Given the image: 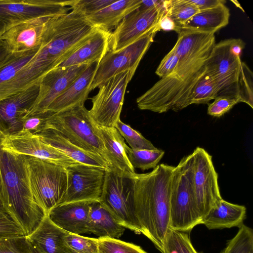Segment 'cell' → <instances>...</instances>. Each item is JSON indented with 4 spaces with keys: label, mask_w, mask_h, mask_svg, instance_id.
<instances>
[{
    "label": "cell",
    "mask_w": 253,
    "mask_h": 253,
    "mask_svg": "<svg viewBox=\"0 0 253 253\" xmlns=\"http://www.w3.org/2000/svg\"><path fill=\"white\" fill-rule=\"evenodd\" d=\"M215 44L213 33L180 31L173 47L179 57L176 68L136 99L138 108L163 113L178 111L190 105L193 92L206 71V62Z\"/></svg>",
    "instance_id": "obj_1"
},
{
    "label": "cell",
    "mask_w": 253,
    "mask_h": 253,
    "mask_svg": "<svg viewBox=\"0 0 253 253\" xmlns=\"http://www.w3.org/2000/svg\"><path fill=\"white\" fill-rule=\"evenodd\" d=\"M174 167L158 165L149 172L134 173L135 212L142 230L162 253L170 224V193Z\"/></svg>",
    "instance_id": "obj_2"
},
{
    "label": "cell",
    "mask_w": 253,
    "mask_h": 253,
    "mask_svg": "<svg viewBox=\"0 0 253 253\" xmlns=\"http://www.w3.org/2000/svg\"><path fill=\"white\" fill-rule=\"evenodd\" d=\"M0 177L3 207L27 236L47 214L33 194L24 156L3 149L0 141Z\"/></svg>",
    "instance_id": "obj_3"
},
{
    "label": "cell",
    "mask_w": 253,
    "mask_h": 253,
    "mask_svg": "<svg viewBox=\"0 0 253 253\" xmlns=\"http://www.w3.org/2000/svg\"><path fill=\"white\" fill-rule=\"evenodd\" d=\"M96 28L85 17L73 11L51 18L32 62L44 76L84 44Z\"/></svg>",
    "instance_id": "obj_4"
},
{
    "label": "cell",
    "mask_w": 253,
    "mask_h": 253,
    "mask_svg": "<svg viewBox=\"0 0 253 253\" xmlns=\"http://www.w3.org/2000/svg\"><path fill=\"white\" fill-rule=\"evenodd\" d=\"M193 172L192 153L183 157L174 167L170 184V229L187 233L201 224L194 196Z\"/></svg>",
    "instance_id": "obj_5"
},
{
    "label": "cell",
    "mask_w": 253,
    "mask_h": 253,
    "mask_svg": "<svg viewBox=\"0 0 253 253\" xmlns=\"http://www.w3.org/2000/svg\"><path fill=\"white\" fill-rule=\"evenodd\" d=\"M42 128L53 129L82 149L99 155L109 168L108 156L98 126L93 121L89 110L84 105L52 114Z\"/></svg>",
    "instance_id": "obj_6"
},
{
    "label": "cell",
    "mask_w": 253,
    "mask_h": 253,
    "mask_svg": "<svg viewBox=\"0 0 253 253\" xmlns=\"http://www.w3.org/2000/svg\"><path fill=\"white\" fill-rule=\"evenodd\" d=\"M132 175L106 169L98 201L120 224L139 234L142 230L135 212Z\"/></svg>",
    "instance_id": "obj_7"
},
{
    "label": "cell",
    "mask_w": 253,
    "mask_h": 253,
    "mask_svg": "<svg viewBox=\"0 0 253 253\" xmlns=\"http://www.w3.org/2000/svg\"><path fill=\"white\" fill-rule=\"evenodd\" d=\"M24 157L35 199L47 214L61 203L66 193L67 175L65 168L37 158Z\"/></svg>",
    "instance_id": "obj_8"
},
{
    "label": "cell",
    "mask_w": 253,
    "mask_h": 253,
    "mask_svg": "<svg viewBox=\"0 0 253 253\" xmlns=\"http://www.w3.org/2000/svg\"><path fill=\"white\" fill-rule=\"evenodd\" d=\"M245 47V43L241 39H230L215 43L211 50L206 68L217 86V96H230L238 98L237 83L242 62L241 56Z\"/></svg>",
    "instance_id": "obj_9"
},
{
    "label": "cell",
    "mask_w": 253,
    "mask_h": 253,
    "mask_svg": "<svg viewBox=\"0 0 253 253\" xmlns=\"http://www.w3.org/2000/svg\"><path fill=\"white\" fill-rule=\"evenodd\" d=\"M135 72L126 70L104 81L98 86V92L90 99L92 107L89 113L98 126L114 127L120 120L127 85Z\"/></svg>",
    "instance_id": "obj_10"
},
{
    "label": "cell",
    "mask_w": 253,
    "mask_h": 253,
    "mask_svg": "<svg viewBox=\"0 0 253 253\" xmlns=\"http://www.w3.org/2000/svg\"><path fill=\"white\" fill-rule=\"evenodd\" d=\"M158 24L123 49L109 50L98 65L90 86V91L111 77L126 70L135 71L159 32Z\"/></svg>",
    "instance_id": "obj_11"
},
{
    "label": "cell",
    "mask_w": 253,
    "mask_h": 253,
    "mask_svg": "<svg viewBox=\"0 0 253 253\" xmlns=\"http://www.w3.org/2000/svg\"><path fill=\"white\" fill-rule=\"evenodd\" d=\"M192 154L194 164V196L197 211L202 219L222 198L218 183V174L211 156L200 147H196Z\"/></svg>",
    "instance_id": "obj_12"
},
{
    "label": "cell",
    "mask_w": 253,
    "mask_h": 253,
    "mask_svg": "<svg viewBox=\"0 0 253 253\" xmlns=\"http://www.w3.org/2000/svg\"><path fill=\"white\" fill-rule=\"evenodd\" d=\"M71 1L0 0V21L7 29L31 20L64 15L71 10Z\"/></svg>",
    "instance_id": "obj_13"
},
{
    "label": "cell",
    "mask_w": 253,
    "mask_h": 253,
    "mask_svg": "<svg viewBox=\"0 0 253 253\" xmlns=\"http://www.w3.org/2000/svg\"><path fill=\"white\" fill-rule=\"evenodd\" d=\"M165 11L166 0L152 8L141 5L124 18L111 33L109 50L120 51L136 41L158 24Z\"/></svg>",
    "instance_id": "obj_14"
},
{
    "label": "cell",
    "mask_w": 253,
    "mask_h": 253,
    "mask_svg": "<svg viewBox=\"0 0 253 253\" xmlns=\"http://www.w3.org/2000/svg\"><path fill=\"white\" fill-rule=\"evenodd\" d=\"M65 169L67 175V190L60 204L99 201L106 169L79 163Z\"/></svg>",
    "instance_id": "obj_15"
},
{
    "label": "cell",
    "mask_w": 253,
    "mask_h": 253,
    "mask_svg": "<svg viewBox=\"0 0 253 253\" xmlns=\"http://www.w3.org/2000/svg\"><path fill=\"white\" fill-rule=\"evenodd\" d=\"M39 83L0 100V140L23 130L37 100Z\"/></svg>",
    "instance_id": "obj_16"
},
{
    "label": "cell",
    "mask_w": 253,
    "mask_h": 253,
    "mask_svg": "<svg viewBox=\"0 0 253 253\" xmlns=\"http://www.w3.org/2000/svg\"><path fill=\"white\" fill-rule=\"evenodd\" d=\"M0 141L1 147L6 150L19 155L37 158L64 168L78 163L29 131L22 130L5 136Z\"/></svg>",
    "instance_id": "obj_17"
},
{
    "label": "cell",
    "mask_w": 253,
    "mask_h": 253,
    "mask_svg": "<svg viewBox=\"0 0 253 253\" xmlns=\"http://www.w3.org/2000/svg\"><path fill=\"white\" fill-rule=\"evenodd\" d=\"M88 65L57 66L48 72L40 81L38 97L30 113L46 111L51 103L73 83Z\"/></svg>",
    "instance_id": "obj_18"
},
{
    "label": "cell",
    "mask_w": 253,
    "mask_h": 253,
    "mask_svg": "<svg viewBox=\"0 0 253 253\" xmlns=\"http://www.w3.org/2000/svg\"><path fill=\"white\" fill-rule=\"evenodd\" d=\"M55 17V16H54ZM39 18L16 24L7 28L1 37L12 53L30 51L41 46L49 20Z\"/></svg>",
    "instance_id": "obj_19"
},
{
    "label": "cell",
    "mask_w": 253,
    "mask_h": 253,
    "mask_svg": "<svg viewBox=\"0 0 253 253\" xmlns=\"http://www.w3.org/2000/svg\"><path fill=\"white\" fill-rule=\"evenodd\" d=\"M93 201H80L60 204L47 214L57 226L69 233H88L90 205Z\"/></svg>",
    "instance_id": "obj_20"
},
{
    "label": "cell",
    "mask_w": 253,
    "mask_h": 253,
    "mask_svg": "<svg viewBox=\"0 0 253 253\" xmlns=\"http://www.w3.org/2000/svg\"><path fill=\"white\" fill-rule=\"evenodd\" d=\"M98 64L94 62L89 64L73 83L51 103L46 110L57 113L84 105L90 92V86Z\"/></svg>",
    "instance_id": "obj_21"
},
{
    "label": "cell",
    "mask_w": 253,
    "mask_h": 253,
    "mask_svg": "<svg viewBox=\"0 0 253 253\" xmlns=\"http://www.w3.org/2000/svg\"><path fill=\"white\" fill-rule=\"evenodd\" d=\"M68 233L46 214L36 230L27 237L37 253H72L64 242Z\"/></svg>",
    "instance_id": "obj_22"
},
{
    "label": "cell",
    "mask_w": 253,
    "mask_h": 253,
    "mask_svg": "<svg viewBox=\"0 0 253 253\" xmlns=\"http://www.w3.org/2000/svg\"><path fill=\"white\" fill-rule=\"evenodd\" d=\"M34 134L77 162L106 169L109 168L107 163L102 157L82 149L53 129L42 128Z\"/></svg>",
    "instance_id": "obj_23"
},
{
    "label": "cell",
    "mask_w": 253,
    "mask_h": 253,
    "mask_svg": "<svg viewBox=\"0 0 253 253\" xmlns=\"http://www.w3.org/2000/svg\"><path fill=\"white\" fill-rule=\"evenodd\" d=\"M110 34V32L97 28L89 40L58 66L99 63L109 50Z\"/></svg>",
    "instance_id": "obj_24"
},
{
    "label": "cell",
    "mask_w": 253,
    "mask_h": 253,
    "mask_svg": "<svg viewBox=\"0 0 253 253\" xmlns=\"http://www.w3.org/2000/svg\"><path fill=\"white\" fill-rule=\"evenodd\" d=\"M98 128L108 156L109 169L128 175L135 173L127 156V145L118 130L115 127Z\"/></svg>",
    "instance_id": "obj_25"
},
{
    "label": "cell",
    "mask_w": 253,
    "mask_h": 253,
    "mask_svg": "<svg viewBox=\"0 0 253 253\" xmlns=\"http://www.w3.org/2000/svg\"><path fill=\"white\" fill-rule=\"evenodd\" d=\"M246 215V208L221 199L203 217L201 224L210 230L222 229L243 225Z\"/></svg>",
    "instance_id": "obj_26"
},
{
    "label": "cell",
    "mask_w": 253,
    "mask_h": 253,
    "mask_svg": "<svg viewBox=\"0 0 253 253\" xmlns=\"http://www.w3.org/2000/svg\"><path fill=\"white\" fill-rule=\"evenodd\" d=\"M141 2V0H116L86 19L93 26L110 32L124 18L138 9Z\"/></svg>",
    "instance_id": "obj_27"
},
{
    "label": "cell",
    "mask_w": 253,
    "mask_h": 253,
    "mask_svg": "<svg viewBox=\"0 0 253 253\" xmlns=\"http://www.w3.org/2000/svg\"><path fill=\"white\" fill-rule=\"evenodd\" d=\"M125 230L99 201L91 203L87 225L88 234L93 233L100 238L118 239Z\"/></svg>",
    "instance_id": "obj_28"
},
{
    "label": "cell",
    "mask_w": 253,
    "mask_h": 253,
    "mask_svg": "<svg viewBox=\"0 0 253 253\" xmlns=\"http://www.w3.org/2000/svg\"><path fill=\"white\" fill-rule=\"evenodd\" d=\"M230 15L229 8L225 4H221L210 9L199 11L190 18L181 29L214 34L228 24Z\"/></svg>",
    "instance_id": "obj_29"
},
{
    "label": "cell",
    "mask_w": 253,
    "mask_h": 253,
    "mask_svg": "<svg viewBox=\"0 0 253 253\" xmlns=\"http://www.w3.org/2000/svg\"><path fill=\"white\" fill-rule=\"evenodd\" d=\"M126 152L128 160L133 168L145 170L154 169L165 154V151L156 149H133L128 146Z\"/></svg>",
    "instance_id": "obj_30"
},
{
    "label": "cell",
    "mask_w": 253,
    "mask_h": 253,
    "mask_svg": "<svg viewBox=\"0 0 253 253\" xmlns=\"http://www.w3.org/2000/svg\"><path fill=\"white\" fill-rule=\"evenodd\" d=\"M199 11L189 0H166V13L174 23L177 33L184 24Z\"/></svg>",
    "instance_id": "obj_31"
},
{
    "label": "cell",
    "mask_w": 253,
    "mask_h": 253,
    "mask_svg": "<svg viewBox=\"0 0 253 253\" xmlns=\"http://www.w3.org/2000/svg\"><path fill=\"white\" fill-rule=\"evenodd\" d=\"M40 47L26 52L13 53L0 67V86L12 79L38 52Z\"/></svg>",
    "instance_id": "obj_32"
},
{
    "label": "cell",
    "mask_w": 253,
    "mask_h": 253,
    "mask_svg": "<svg viewBox=\"0 0 253 253\" xmlns=\"http://www.w3.org/2000/svg\"><path fill=\"white\" fill-rule=\"evenodd\" d=\"M164 253H199L194 248L188 234L169 228L165 237Z\"/></svg>",
    "instance_id": "obj_33"
},
{
    "label": "cell",
    "mask_w": 253,
    "mask_h": 253,
    "mask_svg": "<svg viewBox=\"0 0 253 253\" xmlns=\"http://www.w3.org/2000/svg\"><path fill=\"white\" fill-rule=\"evenodd\" d=\"M220 253H253V230L243 224Z\"/></svg>",
    "instance_id": "obj_34"
},
{
    "label": "cell",
    "mask_w": 253,
    "mask_h": 253,
    "mask_svg": "<svg viewBox=\"0 0 253 253\" xmlns=\"http://www.w3.org/2000/svg\"><path fill=\"white\" fill-rule=\"evenodd\" d=\"M218 94V90L216 84L206 71L194 88L190 105L208 103L214 99Z\"/></svg>",
    "instance_id": "obj_35"
},
{
    "label": "cell",
    "mask_w": 253,
    "mask_h": 253,
    "mask_svg": "<svg viewBox=\"0 0 253 253\" xmlns=\"http://www.w3.org/2000/svg\"><path fill=\"white\" fill-rule=\"evenodd\" d=\"M238 97L253 108V74L248 65L242 61L237 83Z\"/></svg>",
    "instance_id": "obj_36"
},
{
    "label": "cell",
    "mask_w": 253,
    "mask_h": 253,
    "mask_svg": "<svg viewBox=\"0 0 253 253\" xmlns=\"http://www.w3.org/2000/svg\"><path fill=\"white\" fill-rule=\"evenodd\" d=\"M114 127L126 140L130 148L149 150L157 149L139 132L132 128L129 125L123 123L121 120L116 123Z\"/></svg>",
    "instance_id": "obj_37"
},
{
    "label": "cell",
    "mask_w": 253,
    "mask_h": 253,
    "mask_svg": "<svg viewBox=\"0 0 253 253\" xmlns=\"http://www.w3.org/2000/svg\"><path fill=\"white\" fill-rule=\"evenodd\" d=\"M98 253H147L134 244L109 238H98Z\"/></svg>",
    "instance_id": "obj_38"
},
{
    "label": "cell",
    "mask_w": 253,
    "mask_h": 253,
    "mask_svg": "<svg viewBox=\"0 0 253 253\" xmlns=\"http://www.w3.org/2000/svg\"><path fill=\"white\" fill-rule=\"evenodd\" d=\"M64 242L72 253H98V238L68 233Z\"/></svg>",
    "instance_id": "obj_39"
},
{
    "label": "cell",
    "mask_w": 253,
    "mask_h": 253,
    "mask_svg": "<svg viewBox=\"0 0 253 253\" xmlns=\"http://www.w3.org/2000/svg\"><path fill=\"white\" fill-rule=\"evenodd\" d=\"M0 253H37L27 236L5 238L0 240Z\"/></svg>",
    "instance_id": "obj_40"
},
{
    "label": "cell",
    "mask_w": 253,
    "mask_h": 253,
    "mask_svg": "<svg viewBox=\"0 0 253 253\" xmlns=\"http://www.w3.org/2000/svg\"><path fill=\"white\" fill-rule=\"evenodd\" d=\"M116 0H72L70 7L72 11L84 17L94 14L114 2Z\"/></svg>",
    "instance_id": "obj_41"
},
{
    "label": "cell",
    "mask_w": 253,
    "mask_h": 253,
    "mask_svg": "<svg viewBox=\"0 0 253 253\" xmlns=\"http://www.w3.org/2000/svg\"><path fill=\"white\" fill-rule=\"evenodd\" d=\"M238 103H240V101L237 97L230 96H219L214 99L213 102L209 104L207 112L210 116L220 117Z\"/></svg>",
    "instance_id": "obj_42"
},
{
    "label": "cell",
    "mask_w": 253,
    "mask_h": 253,
    "mask_svg": "<svg viewBox=\"0 0 253 253\" xmlns=\"http://www.w3.org/2000/svg\"><path fill=\"white\" fill-rule=\"evenodd\" d=\"M27 236L22 229L5 212L0 211V240L14 237Z\"/></svg>",
    "instance_id": "obj_43"
},
{
    "label": "cell",
    "mask_w": 253,
    "mask_h": 253,
    "mask_svg": "<svg viewBox=\"0 0 253 253\" xmlns=\"http://www.w3.org/2000/svg\"><path fill=\"white\" fill-rule=\"evenodd\" d=\"M53 113H55L48 110L30 113L25 120L22 130L36 133L42 128L48 118Z\"/></svg>",
    "instance_id": "obj_44"
},
{
    "label": "cell",
    "mask_w": 253,
    "mask_h": 253,
    "mask_svg": "<svg viewBox=\"0 0 253 253\" xmlns=\"http://www.w3.org/2000/svg\"><path fill=\"white\" fill-rule=\"evenodd\" d=\"M179 60V56L172 48L161 61L156 74L161 79L169 76L176 68Z\"/></svg>",
    "instance_id": "obj_45"
},
{
    "label": "cell",
    "mask_w": 253,
    "mask_h": 253,
    "mask_svg": "<svg viewBox=\"0 0 253 253\" xmlns=\"http://www.w3.org/2000/svg\"><path fill=\"white\" fill-rule=\"evenodd\" d=\"M197 7L199 11L210 9L221 4H225L224 0H189Z\"/></svg>",
    "instance_id": "obj_46"
},
{
    "label": "cell",
    "mask_w": 253,
    "mask_h": 253,
    "mask_svg": "<svg viewBox=\"0 0 253 253\" xmlns=\"http://www.w3.org/2000/svg\"><path fill=\"white\" fill-rule=\"evenodd\" d=\"M158 29L159 31H174L178 32V29L173 21L166 13V11L161 18L158 24Z\"/></svg>",
    "instance_id": "obj_47"
},
{
    "label": "cell",
    "mask_w": 253,
    "mask_h": 253,
    "mask_svg": "<svg viewBox=\"0 0 253 253\" xmlns=\"http://www.w3.org/2000/svg\"><path fill=\"white\" fill-rule=\"evenodd\" d=\"M12 54L6 42L3 40H0V67L7 61Z\"/></svg>",
    "instance_id": "obj_48"
},
{
    "label": "cell",
    "mask_w": 253,
    "mask_h": 253,
    "mask_svg": "<svg viewBox=\"0 0 253 253\" xmlns=\"http://www.w3.org/2000/svg\"><path fill=\"white\" fill-rule=\"evenodd\" d=\"M6 29V25L1 21H0V40L1 37L5 32Z\"/></svg>",
    "instance_id": "obj_49"
},
{
    "label": "cell",
    "mask_w": 253,
    "mask_h": 253,
    "mask_svg": "<svg viewBox=\"0 0 253 253\" xmlns=\"http://www.w3.org/2000/svg\"><path fill=\"white\" fill-rule=\"evenodd\" d=\"M231 1L233 3V4H234L235 5V6L236 7H237V8H239L240 9H241L242 10H243V11H244L243 9L242 8V7L241 6L240 4L239 3V2L237 0H231Z\"/></svg>",
    "instance_id": "obj_50"
},
{
    "label": "cell",
    "mask_w": 253,
    "mask_h": 253,
    "mask_svg": "<svg viewBox=\"0 0 253 253\" xmlns=\"http://www.w3.org/2000/svg\"><path fill=\"white\" fill-rule=\"evenodd\" d=\"M0 211L6 212L3 207V206L1 201V184H0Z\"/></svg>",
    "instance_id": "obj_51"
}]
</instances>
